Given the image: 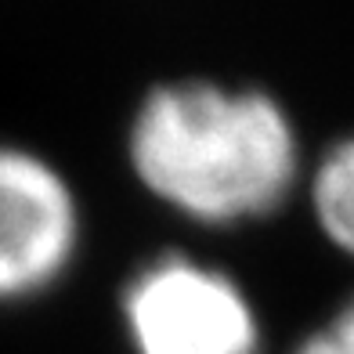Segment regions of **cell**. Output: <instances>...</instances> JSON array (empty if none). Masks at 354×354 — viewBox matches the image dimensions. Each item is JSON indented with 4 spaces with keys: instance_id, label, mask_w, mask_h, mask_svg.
I'll list each match as a JSON object with an SVG mask.
<instances>
[{
    "instance_id": "6da1fadb",
    "label": "cell",
    "mask_w": 354,
    "mask_h": 354,
    "mask_svg": "<svg viewBox=\"0 0 354 354\" xmlns=\"http://www.w3.org/2000/svg\"><path fill=\"white\" fill-rule=\"evenodd\" d=\"M127 163L167 210L210 228L271 217L293 196L304 149L293 116L257 87L174 80L138 102Z\"/></svg>"
},
{
    "instance_id": "7a4b0ae2",
    "label": "cell",
    "mask_w": 354,
    "mask_h": 354,
    "mask_svg": "<svg viewBox=\"0 0 354 354\" xmlns=\"http://www.w3.org/2000/svg\"><path fill=\"white\" fill-rule=\"evenodd\" d=\"M134 354H261V315L239 279L188 253L145 261L120 293Z\"/></svg>"
},
{
    "instance_id": "3957f363",
    "label": "cell",
    "mask_w": 354,
    "mask_h": 354,
    "mask_svg": "<svg viewBox=\"0 0 354 354\" xmlns=\"http://www.w3.org/2000/svg\"><path fill=\"white\" fill-rule=\"evenodd\" d=\"M84 239L80 199L51 159L0 145V304H22L66 279Z\"/></svg>"
},
{
    "instance_id": "277c9868",
    "label": "cell",
    "mask_w": 354,
    "mask_h": 354,
    "mask_svg": "<svg viewBox=\"0 0 354 354\" xmlns=\"http://www.w3.org/2000/svg\"><path fill=\"white\" fill-rule=\"evenodd\" d=\"M308 199L322 235L340 253L354 257V134L340 138L318 159Z\"/></svg>"
},
{
    "instance_id": "5b68a950",
    "label": "cell",
    "mask_w": 354,
    "mask_h": 354,
    "mask_svg": "<svg viewBox=\"0 0 354 354\" xmlns=\"http://www.w3.org/2000/svg\"><path fill=\"white\" fill-rule=\"evenodd\" d=\"M293 354H354V300L300 340Z\"/></svg>"
}]
</instances>
